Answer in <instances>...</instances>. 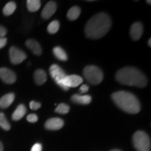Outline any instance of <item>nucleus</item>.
Segmentation results:
<instances>
[{
	"mask_svg": "<svg viewBox=\"0 0 151 151\" xmlns=\"http://www.w3.org/2000/svg\"><path fill=\"white\" fill-rule=\"evenodd\" d=\"M30 151H42V145L39 143H35L34 146L32 147Z\"/></svg>",
	"mask_w": 151,
	"mask_h": 151,
	"instance_id": "27",
	"label": "nucleus"
},
{
	"mask_svg": "<svg viewBox=\"0 0 151 151\" xmlns=\"http://www.w3.org/2000/svg\"><path fill=\"white\" fill-rule=\"evenodd\" d=\"M0 127L6 131H9L11 129V124L6 118L4 113L0 112Z\"/></svg>",
	"mask_w": 151,
	"mask_h": 151,
	"instance_id": "22",
	"label": "nucleus"
},
{
	"mask_svg": "<svg viewBox=\"0 0 151 151\" xmlns=\"http://www.w3.org/2000/svg\"><path fill=\"white\" fill-rule=\"evenodd\" d=\"M132 141L137 151H150V139L143 131L136 132L133 135Z\"/></svg>",
	"mask_w": 151,
	"mask_h": 151,
	"instance_id": "4",
	"label": "nucleus"
},
{
	"mask_svg": "<svg viewBox=\"0 0 151 151\" xmlns=\"http://www.w3.org/2000/svg\"><path fill=\"white\" fill-rule=\"evenodd\" d=\"M25 45L35 55H41V54L42 53V48L40 44L35 39H28L26 41Z\"/></svg>",
	"mask_w": 151,
	"mask_h": 151,
	"instance_id": "13",
	"label": "nucleus"
},
{
	"mask_svg": "<svg viewBox=\"0 0 151 151\" xmlns=\"http://www.w3.org/2000/svg\"><path fill=\"white\" fill-rule=\"evenodd\" d=\"M7 43V39L6 38H0V49L4 47Z\"/></svg>",
	"mask_w": 151,
	"mask_h": 151,
	"instance_id": "30",
	"label": "nucleus"
},
{
	"mask_svg": "<svg viewBox=\"0 0 151 151\" xmlns=\"http://www.w3.org/2000/svg\"><path fill=\"white\" fill-rule=\"evenodd\" d=\"M148 46H151V39H149V40H148Z\"/></svg>",
	"mask_w": 151,
	"mask_h": 151,
	"instance_id": "32",
	"label": "nucleus"
},
{
	"mask_svg": "<svg viewBox=\"0 0 151 151\" xmlns=\"http://www.w3.org/2000/svg\"><path fill=\"white\" fill-rule=\"evenodd\" d=\"M57 10V4L53 1H50L46 4L41 12V17L45 20L51 18Z\"/></svg>",
	"mask_w": 151,
	"mask_h": 151,
	"instance_id": "10",
	"label": "nucleus"
},
{
	"mask_svg": "<svg viewBox=\"0 0 151 151\" xmlns=\"http://www.w3.org/2000/svg\"><path fill=\"white\" fill-rule=\"evenodd\" d=\"M34 78H35V83L37 85H43L46 83L47 80V75L46 71L43 69H37L35 71V74H34Z\"/></svg>",
	"mask_w": 151,
	"mask_h": 151,
	"instance_id": "17",
	"label": "nucleus"
},
{
	"mask_svg": "<svg viewBox=\"0 0 151 151\" xmlns=\"http://www.w3.org/2000/svg\"><path fill=\"white\" fill-rule=\"evenodd\" d=\"M0 151H4V146L3 143L0 141Z\"/></svg>",
	"mask_w": 151,
	"mask_h": 151,
	"instance_id": "31",
	"label": "nucleus"
},
{
	"mask_svg": "<svg viewBox=\"0 0 151 151\" xmlns=\"http://www.w3.org/2000/svg\"><path fill=\"white\" fill-rule=\"evenodd\" d=\"M0 78L7 84H13L16 81V75L14 71L8 68L0 69Z\"/></svg>",
	"mask_w": 151,
	"mask_h": 151,
	"instance_id": "8",
	"label": "nucleus"
},
{
	"mask_svg": "<svg viewBox=\"0 0 151 151\" xmlns=\"http://www.w3.org/2000/svg\"><path fill=\"white\" fill-rule=\"evenodd\" d=\"M143 24L140 22H134L130 28V36L134 41H137L141 39L143 35Z\"/></svg>",
	"mask_w": 151,
	"mask_h": 151,
	"instance_id": "11",
	"label": "nucleus"
},
{
	"mask_svg": "<svg viewBox=\"0 0 151 151\" xmlns=\"http://www.w3.org/2000/svg\"><path fill=\"white\" fill-rule=\"evenodd\" d=\"M52 52H53L54 56L57 59L60 60V61H67L68 60V56L67 53H66V52L61 47H55L53 50H52Z\"/></svg>",
	"mask_w": 151,
	"mask_h": 151,
	"instance_id": "18",
	"label": "nucleus"
},
{
	"mask_svg": "<svg viewBox=\"0 0 151 151\" xmlns=\"http://www.w3.org/2000/svg\"><path fill=\"white\" fill-rule=\"evenodd\" d=\"M49 71H50V76L54 79V81H55L56 83L64 90H66V91L68 90L67 88L65 87V84H64V80H65V77L67 76V74H66L63 69L60 66L54 64V65L50 66Z\"/></svg>",
	"mask_w": 151,
	"mask_h": 151,
	"instance_id": "6",
	"label": "nucleus"
},
{
	"mask_svg": "<svg viewBox=\"0 0 151 151\" xmlns=\"http://www.w3.org/2000/svg\"><path fill=\"white\" fill-rule=\"evenodd\" d=\"M111 151H121V150H118V149H114V150H111Z\"/></svg>",
	"mask_w": 151,
	"mask_h": 151,
	"instance_id": "33",
	"label": "nucleus"
},
{
	"mask_svg": "<svg viewBox=\"0 0 151 151\" xmlns=\"http://www.w3.org/2000/svg\"><path fill=\"white\" fill-rule=\"evenodd\" d=\"M83 78L78 75H67L64 80V84L68 90L70 88H76L83 83Z\"/></svg>",
	"mask_w": 151,
	"mask_h": 151,
	"instance_id": "9",
	"label": "nucleus"
},
{
	"mask_svg": "<svg viewBox=\"0 0 151 151\" xmlns=\"http://www.w3.org/2000/svg\"><path fill=\"white\" fill-rule=\"evenodd\" d=\"M88 90H89V87L87 86V85H83V86H81L80 89H79V91L81 92V93L83 94L88 92Z\"/></svg>",
	"mask_w": 151,
	"mask_h": 151,
	"instance_id": "29",
	"label": "nucleus"
},
{
	"mask_svg": "<svg viewBox=\"0 0 151 151\" xmlns=\"http://www.w3.org/2000/svg\"><path fill=\"white\" fill-rule=\"evenodd\" d=\"M41 5V1L39 0H27V9L30 12H36L39 11Z\"/></svg>",
	"mask_w": 151,
	"mask_h": 151,
	"instance_id": "20",
	"label": "nucleus"
},
{
	"mask_svg": "<svg viewBox=\"0 0 151 151\" xmlns=\"http://www.w3.org/2000/svg\"><path fill=\"white\" fill-rule=\"evenodd\" d=\"M7 29L4 27L0 25V38H4L6 35Z\"/></svg>",
	"mask_w": 151,
	"mask_h": 151,
	"instance_id": "28",
	"label": "nucleus"
},
{
	"mask_svg": "<svg viewBox=\"0 0 151 151\" xmlns=\"http://www.w3.org/2000/svg\"><path fill=\"white\" fill-rule=\"evenodd\" d=\"M27 113V108L24 104H20L18 106L16 110L12 114V119L15 121H18L22 119Z\"/></svg>",
	"mask_w": 151,
	"mask_h": 151,
	"instance_id": "16",
	"label": "nucleus"
},
{
	"mask_svg": "<svg viewBox=\"0 0 151 151\" xmlns=\"http://www.w3.org/2000/svg\"><path fill=\"white\" fill-rule=\"evenodd\" d=\"M60 29V22L58 20H53L48 24L47 31L50 34H55Z\"/></svg>",
	"mask_w": 151,
	"mask_h": 151,
	"instance_id": "23",
	"label": "nucleus"
},
{
	"mask_svg": "<svg viewBox=\"0 0 151 151\" xmlns=\"http://www.w3.org/2000/svg\"><path fill=\"white\" fill-rule=\"evenodd\" d=\"M116 80L121 84L138 88H144L147 85V78L140 70L135 67H124L117 71Z\"/></svg>",
	"mask_w": 151,
	"mask_h": 151,
	"instance_id": "2",
	"label": "nucleus"
},
{
	"mask_svg": "<svg viewBox=\"0 0 151 151\" xmlns=\"http://www.w3.org/2000/svg\"><path fill=\"white\" fill-rule=\"evenodd\" d=\"M16 9V4L14 1H9L4 6L3 9V14L5 16H11L14 13V11Z\"/></svg>",
	"mask_w": 151,
	"mask_h": 151,
	"instance_id": "21",
	"label": "nucleus"
},
{
	"mask_svg": "<svg viewBox=\"0 0 151 151\" xmlns=\"http://www.w3.org/2000/svg\"><path fill=\"white\" fill-rule=\"evenodd\" d=\"M41 103L37 102V101H31L29 102V107L32 110H34V111L38 110V109L41 108Z\"/></svg>",
	"mask_w": 151,
	"mask_h": 151,
	"instance_id": "25",
	"label": "nucleus"
},
{
	"mask_svg": "<svg viewBox=\"0 0 151 151\" xmlns=\"http://www.w3.org/2000/svg\"><path fill=\"white\" fill-rule=\"evenodd\" d=\"M27 120L29 122L35 123V122H37L38 121V116L36 114H34V113L29 114L27 116Z\"/></svg>",
	"mask_w": 151,
	"mask_h": 151,
	"instance_id": "26",
	"label": "nucleus"
},
{
	"mask_svg": "<svg viewBox=\"0 0 151 151\" xmlns=\"http://www.w3.org/2000/svg\"><path fill=\"white\" fill-rule=\"evenodd\" d=\"M81 14V9L77 6L71 7L67 13V18L69 20H75Z\"/></svg>",
	"mask_w": 151,
	"mask_h": 151,
	"instance_id": "19",
	"label": "nucleus"
},
{
	"mask_svg": "<svg viewBox=\"0 0 151 151\" xmlns=\"http://www.w3.org/2000/svg\"><path fill=\"white\" fill-rule=\"evenodd\" d=\"M111 24L110 16L106 13H99L88 20L85 27V33L90 39H100L109 32Z\"/></svg>",
	"mask_w": 151,
	"mask_h": 151,
	"instance_id": "1",
	"label": "nucleus"
},
{
	"mask_svg": "<svg viewBox=\"0 0 151 151\" xmlns=\"http://www.w3.org/2000/svg\"><path fill=\"white\" fill-rule=\"evenodd\" d=\"M83 75L90 83L97 85L103 80V72L99 67L94 65H89L85 67Z\"/></svg>",
	"mask_w": 151,
	"mask_h": 151,
	"instance_id": "5",
	"label": "nucleus"
},
{
	"mask_svg": "<svg viewBox=\"0 0 151 151\" xmlns=\"http://www.w3.org/2000/svg\"><path fill=\"white\" fill-rule=\"evenodd\" d=\"M146 2L148 3L149 5H150V1H146Z\"/></svg>",
	"mask_w": 151,
	"mask_h": 151,
	"instance_id": "34",
	"label": "nucleus"
},
{
	"mask_svg": "<svg viewBox=\"0 0 151 151\" xmlns=\"http://www.w3.org/2000/svg\"><path fill=\"white\" fill-rule=\"evenodd\" d=\"M15 99L14 93H8L0 98V108L6 109L10 106Z\"/></svg>",
	"mask_w": 151,
	"mask_h": 151,
	"instance_id": "15",
	"label": "nucleus"
},
{
	"mask_svg": "<svg viewBox=\"0 0 151 151\" xmlns=\"http://www.w3.org/2000/svg\"><path fill=\"white\" fill-rule=\"evenodd\" d=\"M69 110H70V107L67 104H66L62 103L60 104L59 105L57 106V108L55 109V111L56 113H60V114H67V113H69Z\"/></svg>",
	"mask_w": 151,
	"mask_h": 151,
	"instance_id": "24",
	"label": "nucleus"
},
{
	"mask_svg": "<svg viewBox=\"0 0 151 151\" xmlns=\"http://www.w3.org/2000/svg\"><path fill=\"white\" fill-rule=\"evenodd\" d=\"M71 101L76 104L83 105H88L91 102L92 97L90 95H81V94H75L71 98Z\"/></svg>",
	"mask_w": 151,
	"mask_h": 151,
	"instance_id": "14",
	"label": "nucleus"
},
{
	"mask_svg": "<svg viewBox=\"0 0 151 151\" xmlns=\"http://www.w3.org/2000/svg\"><path fill=\"white\" fill-rule=\"evenodd\" d=\"M113 101L121 110L130 114H136L141 111V104L134 94L126 91H118L111 95Z\"/></svg>",
	"mask_w": 151,
	"mask_h": 151,
	"instance_id": "3",
	"label": "nucleus"
},
{
	"mask_svg": "<svg viewBox=\"0 0 151 151\" xmlns=\"http://www.w3.org/2000/svg\"><path fill=\"white\" fill-rule=\"evenodd\" d=\"M9 57L11 63L14 65H18L27 58V55L20 49L12 46L9 49Z\"/></svg>",
	"mask_w": 151,
	"mask_h": 151,
	"instance_id": "7",
	"label": "nucleus"
},
{
	"mask_svg": "<svg viewBox=\"0 0 151 151\" xmlns=\"http://www.w3.org/2000/svg\"><path fill=\"white\" fill-rule=\"evenodd\" d=\"M63 120L59 118L48 119L45 123V127L48 130H59L64 126Z\"/></svg>",
	"mask_w": 151,
	"mask_h": 151,
	"instance_id": "12",
	"label": "nucleus"
}]
</instances>
